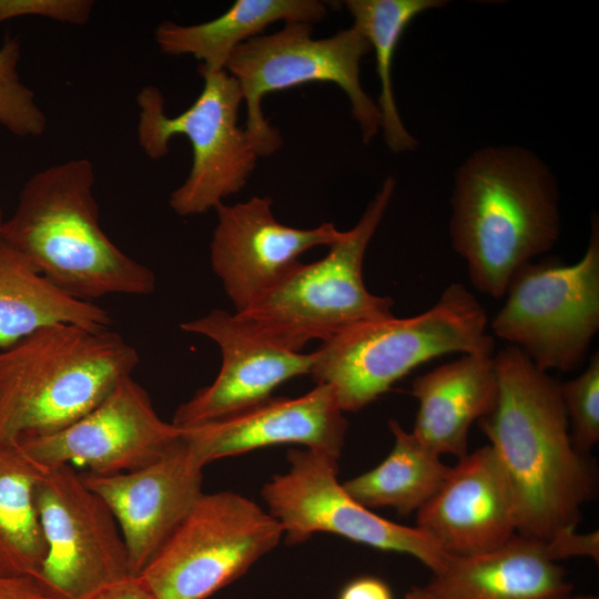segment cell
<instances>
[{"label":"cell","mask_w":599,"mask_h":599,"mask_svg":"<svg viewBox=\"0 0 599 599\" xmlns=\"http://www.w3.org/2000/svg\"><path fill=\"white\" fill-rule=\"evenodd\" d=\"M94 3L90 0H0V23L20 17H42L69 24H84Z\"/></svg>","instance_id":"cell-28"},{"label":"cell","mask_w":599,"mask_h":599,"mask_svg":"<svg viewBox=\"0 0 599 599\" xmlns=\"http://www.w3.org/2000/svg\"><path fill=\"white\" fill-rule=\"evenodd\" d=\"M405 599H432L423 587H413L406 595Z\"/></svg>","instance_id":"cell-33"},{"label":"cell","mask_w":599,"mask_h":599,"mask_svg":"<svg viewBox=\"0 0 599 599\" xmlns=\"http://www.w3.org/2000/svg\"><path fill=\"white\" fill-rule=\"evenodd\" d=\"M4 217H3V213L0 209V238H1V230H2V225H3V222H4Z\"/></svg>","instance_id":"cell-35"},{"label":"cell","mask_w":599,"mask_h":599,"mask_svg":"<svg viewBox=\"0 0 599 599\" xmlns=\"http://www.w3.org/2000/svg\"><path fill=\"white\" fill-rule=\"evenodd\" d=\"M423 588L432 599H567L572 585L541 541L516 535L491 552L449 556Z\"/></svg>","instance_id":"cell-20"},{"label":"cell","mask_w":599,"mask_h":599,"mask_svg":"<svg viewBox=\"0 0 599 599\" xmlns=\"http://www.w3.org/2000/svg\"><path fill=\"white\" fill-rule=\"evenodd\" d=\"M203 467L182 441L140 469L81 474L114 516L138 577L203 494Z\"/></svg>","instance_id":"cell-17"},{"label":"cell","mask_w":599,"mask_h":599,"mask_svg":"<svg viewBox=\"0 0 599 599\" xmlns=\"http://www.w3.org/2000/svg\"><path fill=\"white\" fill-rule=\"evenodd\" d=\"M44 469L18 441H0V576L41 571L47 546L34 496Z\"/></svg>","instance_id":"cell-23"},{"label":"cell","mask_w":599,"mask_h":599,"mask_svg":"<svg viewBox=\"0 0 599 599\" xmlns=\"http://www.w3.org/2000/svg\"><path fill=\"white\" fill-rule=\"evenodd\" d=\"M187 333L205 336L220 348L215 379L181 404L172 424L187 428L216 420L272 396L284 382L311 373L312 353L291 352L256 334L235 314L212 309L182 323Z\"/></svg>","instance_id":"cell-15"},{"label":"cell","mask_w":599,"mask_h":599,"mask_svg":"<svg viewBox=\"0 0 599 599\" xmlns=\"http://www.w3.org/2000/svg\"><path fill=\"white\" fill-rule=\"evenodd\" d=\"M319 0H236L217 18L196 23L161 22L154 32L159 49L170 55H193L200 68L224 70L232 52L247 40L261 35L277 21L316 23L327 14Z\"/></svg>","instance_id":"cell-21"},{"label":"cell","mask_w":599,"mask_h":599,"mask_svg":"<svg viewBox=\"0 0 599 599\" xmlns=\"http://www.w3.org/2000/svg\"><path fill=\"white\" fill-rule=\"evenodd\" d=\"M272 199L253 196L214 209L216 225L210 244V261L235 313L246 309L285 277L301 262L298 257L316 246H329L343 231L324 222L312 229L280 223Z\"/></svg>","instance_id":"cell-14"},{"label":"cell","mask_w":599,"mask_h":599,"mask_svg":"<svg viewBox=\"0 0 599 599\" xmlns=\"http://www.w3.org/2000/svg\"><path fill=\"white\" fill-rule=\"evenodd\" d=\"M337 599H394L390 587L380 578L361 576L347 582Z\"/></svg>","instance_id":"cell-30"},{"label":"cell","mask_w":599,"mask_h":599,"mask_svg":"<svg viewBox=\"0 0 599 599\" xmlns=\"http://www.w3.org/2000/svg\"><path fill=\"white\" fill-rule=\"evenodd\" d=\"M583 255L572 264L546 257L510 278L493 334L538 368L570 372L582 365L599 329V220H590Z\"/></svg>","instance_id":"cell-9"},{"label":"cell","mask_w":599,"mask_h":599,"mask_svg":"<svg viewBox=\"0 0 599 599\" xmlns=\"http://www.w3.org/2000/svg\"><path fill=\"white\" fill-rule=\"evenodd\" d=\"M570 437L576 449L586 455L599 441V353L575 378L559 384Z\"/></svg>","instance_id":"cell-27"},{"label":"cell","mask_w":599,"mask_h":599,"mask_svg":"<svg viewBox=\"0 0 599 599\" xmlns=\"http://www.w3.org/2000/svg\"><path fill=\"white\" fill-rule=\"evenodd\" d=\"M94 184V166L84 158L34 173L4 220L1 240L75 298L93 302L113 294H151L154 273L103 231Z\"/></svg>","instance_id":"cell-3"},{"label":"cell","mask_w":599,"mask_h":599,"mask_svg":"<svg viewBox=\"0 0 599 599\" xmlns=\"http://www.w3.org/2000/svg\"><path fill=\"white\" fill-rule=\"evenodd\" d=\"M448 230L474 288L499 300L512 275L560 236L557 179L527 148H480L454 175Z\"/></svg>","instance_id":"cell-2"},{"label":"cell","mask_w":599,"mask_h":599,"mask_svg":"<svg viewBox=\"0 0 599 599\" xmlns=\"http://www.w3.org/2000/svg\"><path fill=\"white\" fill-rule=\"evenodd\" d=\"M89 599H154L139 577L108 587Z\"/></svg>","instance_id":"cell-32"},{"label":"cell","mask_w":599,"mask_h":599,"mask_svg":"<svg viewBox=\"0 0 599 599\" xmlns=\"http://www.w3.org/2000/svg\"><path fill=\"white\" fill-rule=\"evenodd\" d=\"M35 506L47 555L35 578L54 599H89L132 578L118 522L70 465L45 467Z\"/></svg>","instance_id":"cell-11"},{"label":"cell","mask_w":599,"mask_h":599,"mask_svg":"<svg viewBox=\"0 0 599 599\" xmlns=\"http://www.w3.org/2000/svg\"><path fill=\"white\" fill-rule=\"evenodd\" d=\"M0 599H54L33 577L0 576Z\"/></svg>","instance_id":"cell-31"},{"label":"cell","mask_w":599,"mask_h":599,"mask_svg":"<svg viewBox=\"0 0 599 599\" xmlns=\"http://www.w3.org/2000/svg\"><path fill=\"white\" fill-rule=\"evenodd\" d=\"M395 186L388 176L358 222L343 231L323 258L298 262L236 317L272 344L302 352L308 342H325L353 324L393 316L394 300L368 291L363 264Z\"/></svg>","instance_id":"cell-6"},{"label":"cell","mask_w":599,"mask_h":599,"mask_svg":"<svg viewBox=\"0 0 599 599\" xmlns=\"http://www.w3.org/2000/svg\"><path fill=\"white\" fill-rule=\"evenodd\" d=\"M412 394L418 402L412 433L440 457L459 459L468 453L471 425L497 400L494 355L463 354L415 378Z\"/></svg>","instance_id":"cell-19"},{"label":"cell","mask_w":599,"mask_h":599,"mask_svg":"<svg viewBox=\"0 0 599 599\" xmlns=\"http://www.w3.org/2000/svg\"><path fill=\"white\" fill-rule=\"evenodd\" d=\"M542 545L547 557L556 562L571 557H589L598 562L599 532L597 530L580 534L576 531V528H566Z\"/></svg>","instance_id":"cell-29"},{"label":"cell","mask_w":599,"mask_h":599,"mask_svg":"<svg viewBox=\"0 0 599 599\" xmlns=\"http://www.w3.org/2000/svg\"><path fill=\"white\" fill-rule=\"evenodd\" d=\"M181 441V429L158 415L146 390L129 376L65 428L18 443L45 467L78 463L89 473L114 475L145 467Z\"/></svg>","instance_id":"cell-13"},{"label":"cell","mask_w":599,"mask_h":599,"mask_svg":"<svg viewBox=\"0 0 599 599\" xmlns=\"http://www.w3.org/2000/svg\"><path fill=\"white\" fill-rule=\"evenodd\" d=\"M288 470L275 475L262 489L267 511L278 521L288 545L315 532L342 536L379 550L409 555L433 573L446 565V555L425 532L387 520L356 501L338 481V460L307 449H291Z\"/></svg>","instance_id":"cell-12"},{"label":"cell","mask_w":599,"mask_h":599,"mask_svg":"<svg viewBox=\"0 0 599 599\" xmlns=\"http://www.w3.org/2000/svg\"><path fill=\"white\" fill-rule=\"evenodd\" d=\"M199 72L203 79L199 97L175 116L165 112L158 88L145 85L136 97L138 142L148 158H164L176 135L191 144L189 175L169 197L171 209L181 216L206 213L238 193L261 158L255 141L237 124L243 102L237 81L225 70L200 68Z\"/></svg>","instance_id":"cell-7"},{"label":"cell","mask_w":599,"mask_h":599,"mask_svg":"<svg viewBox=\"0 0 599 599\" xmlns=\"http://www.w3.org/2000/svg\"><path fill=\"white\" fill-rule=\"evenodd\" d=\"M494 358L497 400L477 423L508 481L518 535L545 542L577 527L595 470L572 444L560 383L514 346Z\"/></svg>","instance_id":"cell-1"},{"label":"cell","mask_w":599,"mask_h":599,"mask_svg":"<svg viewBox=\"0 0 599 599\" xmlns=\"http://www.w3.org/2000/svg\"><path fill=\"white\" fill-rule=\"evenodd\" d=\"M416 527L453 557L491 552L518 535L512 495L489 445L449 467L416 512Z\"/></svg>","instance_id":"cell-18"},{"label":"cell","mask_w":599,"mask_h":599,"mask_svg":"<svg viewBox=\"0 0 599 599\" xmlns=\"http://www.w3.org/2000/svg\"><path fill=\"white\" fill-rule=\"evenodd\" d=\"M372 51L366 37L355 27L328 38H313V24L284 22L281 30L254 37L238 45L224 70L238 83L246 105L245 130L255 141L261 158L274 154L283 144L280 131L265 119V95L308 82H331L347 95L362 139L369 143L380 130V115L362 87L359 65Z\"/></svg>","instance_id":"cell-8"},{"label":"cell","mask_w":599,"mask_h":599,"mask_svg":"<svg viewBox=\"0 0 599 599\" xmlns=\"http://www.w3.org/2000/svg\"><path fill=\"white\" fill-rule=\"evenodd\" d=\"M488 316L461 283L449 284L427 311L353 324L312 352L309 375L328 385L341 409L358 412L415 367L450 354L493 355Z\"/></svg>","instance_id":"cell-5"},{"label":"cell","mask_w":599,"mask_h":599,"mask_svg":"<svg viewBox=\"0 0 599 599\" xmlns=\"http://www.w3.org/2000/svg\"><path fill=\"white\" fill-rule=\"evenodd\" d=\"M139 362L119 333L64 323L0 349V441L65 428L131 376Z\"/></svg>","instance_id":"cell-4"},{"label":"cell","mask_w":599,"mask_h":599,"mask_svg":"<svg viewBox=\"0 0 599 599\" xmlns=\"http://www.w3.org/2000/svg\"><path fill=\"white\" fill-rule=\"evenodd\" d=\"M20 42L6 37L0 45V126L20 138L41 135L47 118L19 75Z\"/></svg>","instance_id":"cell-26"},{"label":"cell","mask_w":599,"mask_h":599,"mask_svg":"<svg viewBox=\"0 0 599 599\" xmlns=\"http://www.w3.org/2000/svg\"><path fill=\"white\" fill-rule=\"evenodd\" d=\"M443 0H346L355 26L368 40L376 57L380 91L376 102L380 130L389 150L402 153L415 150L418 141L407 131L399 115L392 81L393 59L409 23L422 12L441 8Z\"/></svg>","instance_id":"cell-25"},{"label":"cell","mask_w":599,"mask_h":599,"mask_svg":"<svg viewBox=\"0 0 599 599\" xmlns=\"http://www.w3.org/2000/svg\"><path fill=\"white\" fill-rule=\"evenodd\" d=\"M394 446L376 467L343 484L366 508H393L402 516L417 512L434 495L449 467L412 432L389 419Z\"/></svg>","instance_id":"cell-24"},{"label":"cell","mask_w":599,"mask_h":599,"mask_svg":"<svg viewBox=\"0 0 599 599\" xmlns=\"http://www.w3.org/2000/svg\"><path fill=\"white\" fill-rule=\"evenodd\" d=\"M108 329L110 314L65 293L0 238V349L53 324Z\"/></svg>","instance_id":"cell-22"},{"label":"cell","mask_w":599,"mask_h":599,"mask_svg":"<svg viewBox=\"0 0 599 599\" xmlns=\"http://www.w3.org/2000/svg\"><path fill=\"white\" fill-rule=\"evenodd\" d=\"M282 536L278 521L251 499L203 493L138 577L154 599H206L244 575Z\"/></svg>","instance_id":"cell-10"},{"label":"cell","mask_w":599,"mask_h":599,"mask_svg":"<svg viewBox=\"0 0 599 599\" xmlns=\"http://www.w3.org/2000/svg\"><path fill=\"white\" fill-rule=\"evenodd\" d=\"M567 599H598L596 596L579 595V596H569Z\"/></svg>","instance_id":"cell-34"},{"label":"cell","mask_w":599,"mask_h":599,"mask_svg":"<svg viewBox=\"0 0 599 599\" xmlns=\"http://www.w3.org/2000/svg\"><path fill=\"white\" fill-rule=\"evenodd\" d=\"M348 427L328 385L297 397H268L226 417L180 428L190 456L209 463L262 447L297 444L339 459Z\"/></svg>","instance_id":"cell-16"}]
</instances>
